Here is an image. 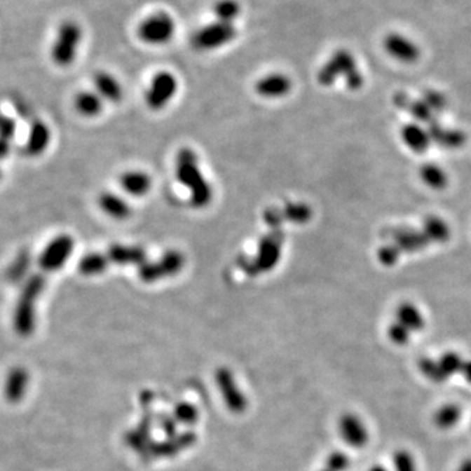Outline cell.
Returning a JSON list of instances; mask_svg holds the SVG:
<instances>
[{"mask_svg": "<svg viewBox=\"0 0 471 471\" xmlns=\"http://www.w3.org/2000/svg\"><path fill=\"white\" fill-rule=\"evenodd\" d=\"M419 371L422 372L425 378H428L432 383H444L448 380V376L442 371L439 360L423 357L419 362Z\"/></svg>", "mask_w": 471, "mask_h": 471, "instance_id": "obj_31", "label": "cell"}, {"mask_svg": "<svg viewBox=\"0 0 471 471\" xmlns=\"http://www.w3.org/2000/svg\"><path fill=\"white\" fill-rule=\"evenodd\" d=\"M186 265L185 254L176 249L167 250L156 261H146L142 266H139L137 275L139 279L144 283H155L167 278H173L182 271Z\"/></svg>", "mask_w": 471, "mask_h": 471, "instance_id": "obj_5", "label": "cell"}, {"mask_svg": "<svg viewBox=\"0 0 471 471\" xmlns=\"http://www.w3.org/2000/svg\"><path fill=\"white\" fill-rule=\"evenodd\" d=\"M456 471H471V458L463 460Z\"/></svg>", "mask_w": 471, "mask_h": 471, "instance_id": "obj_41", "label": "cell"}, {"mask_svg": "<svg viewBox=\"0 0 471 471\" xmlns=\"http://www.w3.org/2000/svg\"><path fill=\"white\" fill-rule=\"evenodd\" d=\"M339 433L346 444L353 448H363L369 442V432L360 416L344 414L339 421Z\"/></svg>", "mask_w": 471, "mask_h": 471, "instance_id": "obj_13", "label": "cell"}, {"mask_svg": "<svg viewBox=\"0 0 471 471\" xmlns=\"http://www.w3.org/2000/svg\"><path fill=\"white\" fill-rule=\"evenodd\" d=\"M324 471H330V470H327V469H326V470H324Z\"/></svg>", "mask_w": 471, "mask_h": 471, "instance_id": "obj_44", "label": "cell"}, {"mask_svg": "<svg viewBox=\"0 0 471 471\" xmlns=\"http://www.w3.org/2000/svg\"><path fill=\"white\" fill-rule=\"evenodd\" d=\"M11 144L10 140H6L3 137H0V161L6 160L7 156L10 155Z\"/></svg>", "mask_w": 471, "mask_h": 471, "instance_id": "obj_39", "label": "cell"}, {"mask_svg": "<svg viewBox=\"0 0 471 471\" xmlns=\"http://www.w3.org/2000/svg\"><path fill=\"white\" fill-rule=\"evenodd\" d=\"M176 30L175 20L165 12H158L144 20L137 29V36L149 45H164L169 42Z\"/></svg>", "mask_w": 471, "mask_h": 471, "instance_id": "obj_9", "label": "cell"}, {"mask_svg": "<svg viewBox=\"0 0 471 471\" xmlns=\"http://www.w3.org/2000/svg\"><path fill=\"white\" fill-rule=\"evenodd\" d=\"M110 265L142 266L147 261L146 250L139 245L114 244L107 252Z\"/></svg>", "mask_w": 471, "mask_h": 471, "instance_id": "obj_15", "label": "cell"}, {"mask_svg": "<svg viewBox=\"0 0 471 471\" xmlns=\"http://www.w3.org/2000/svg\"><path fill=\"white\" fill-rule=\"evenodd\" d=\"M285 241L283 229H268V232L259 238L255 254L238 255L235 264L247 276L255 278L258 275L267 274L279 265L283 255Z\"/></svg>", "mask_w": 471, "mask_h": 471, "instance_id": "obj_2", "label": "cell"}, {"mask_svg": "<svg viewBox=\"0 0 471 471\" xmlns=\"http://www.w3.org/2000/svg\"><path fill=\"white\" fill-rule=\"evenodd\" d=\"M50 142H51V131L49 126L41 119H34L30 125L25 143L27 155L30 157L41 156L49 148Z\"/></svg>", "mask_w": 471, "mask_h": 471, "instance_id": "obj_16", "label": "cell"}, {"mask_svg": "<svg viewBox=\"0 0 471 471\" xmlns=\"http://www.w3.org/2000/svg\"><path fill=\"white\" fill-rule=\"evenodd\" d=\"M392 245L395 247L400 257H402L403 254L418 253L427 246L433 245V243L422 226L421 229H397L392 233Z\"/></svg>", "mask_w": 471, "mask_h": 471, "instance_id": "obj_12", "label": "cell"}, {"mask_svg": "<svg viewBox=\"0 0 471 471\" xmlns=\"http://www.w3.org/2000/svg\"><path fill=\"white\" fill-rule=\"evenodd\" d=\"M74 102L75 109L83 117H97L104 109V100L95 90L78 92Z\"/></svg>", "mask_w": 471, "mask_h": 471, "instance_id": "obj_23", "label": "cell"}, {"mask_svg": "<svg viewBox=\"0 0 471 471\" xmlns=\"http://www.w3.org/2000/svg\"><path fill=\"white\" fill-rule=\"evenodd\" d=\"M461 373L462 376L465 377V380H466L467 383H471V360L463 363V365H462Z\"/></svg>", "mask_w": 471, "mask_h": 471, "instance_id": "obj_40", "label": "cell"}, {"mask_svg": "<svg viewBox=\"0 0 471 471\" xmlns=\"http://www.w3.org/2000/svg\"><path fill=\"white\" fill-rule=\"evenodd\" d=\"M119 184L128 196H144L152 189V178L143 170H128L122 173Z\"/></svg>", "mask_w": 471, "mask_h": 471, "instance_id": "obj_18", "label": "cell"}, {"mask_svg": "<svg viewBox=\"0 0 471 471\" xmlns=\"http://www.w3.org/2000/svg\"><path fill=\"white\" fill-rule=\"evenodd\" d=\"M98 206L109 217L125 220L131 215V206L122 196L110 191H104L98 196Z\"/></svg>", "mask_w": 471, "mask_h": 471, "instance_id": "obj_21", "label": "cell"}, {"mask_svg": "<svg viewBox=\"0 0 471 471\" xmlns=\"http://www.w3.org/2000/svg\"><path fill=\"white\" fill-rule=\"evenodd\" d=\"M285 223L304 226L313 217V210L305 202H287L280 208Z\"/></svg>", "mask_w": 471, "mask_h": 471, "instance_id": "obj_24", "label": "cell"}, {"mask_svg": "<svg viewBox=\"0 0 471 471\" xmlns=\"http://www.w3.org/2000/svg\"><path fill=\"white\" fill-rule=\"evenodd\" d=\"M428 132L431 135L432 142L440 144L444 148H449V149L461 148L463 143L466 142V137L462 134L461 131L442 128L435 123H432L428 128Z\"/></svg>", "mask_w": 471, "mask_h": 471, "instance_id": "obj_26", "label": "cell"}, {"mask_svg": "<svg viewBox=\"0 0 471 471\" xmlns=\"http://www.w3.org/2000/svg\"><path fill=\"white\" fill-rule=\"evenodd\" d=\"M394 320L403 325L406 329H409L411 333L422 332L425 327V318L423 315L422 310L419 309V306L410 301L401 303L395 308Z\"/></svg>", "mask_w": 471, "mask_h": 471, "instance_id": "obj_20", "label": "cell"}, {"mask_svg": "<svg viewBox=\"0 0 471 471\" xmlns=\"http://www.w3.org/2000/svg\"><path fill=\"white\" fill-rule=\"evenodd\" d=\"M411 335L412 333L409 329H406L403 325L397 322L395 320L388 326V338L390 339V342L397 346H404L409 343L411 339Z\"/></svg>", "mask_w": 471, "mask_h": 471, "instance_id": "obj_34", "label": "cell"}, {"mask_svg": "<svg viewBox=\"0 0 471 471\" xmlns=\"http://www.w3.org/2000/svg\"><path fill=\"white\" fill-rule=\"evenodd\" d=\"M369 471H389L385 466H383V465H374V466H372L371 469H369Z\"/></svg>", "mask_w": 471, "mask_h": 471, "instance_id": "obj_42", "label": "cell"}, {"mask_svg": "<svg viewBox=\"0 0 471 471\" xmlns=\"http://www.w3.org/2000/svg\"><path fill=\"white\" fill-rule=\"evenodd\" d=\"M110 266L108 255L104 253H88L78 261V273L84 276L104 274Z\"/></svg>", "mask_w": 471, "mask_h": 471, "instance_id": "obj_28", "label": "cell"}, {"mask_svg": "<svg viewBox=\"0 0 471 471\" xmlns=\"http://www.w3.org/2000/svg\"><path fill=\"white\" fill-rule=\"evenodd\" d=\"M339 78H344L350 90H359L364 86V76L357 60L348 50H336L317 74V80L322 87H332Z\"/></svg>", "mask_w": 471, "mask_h": 471, "instance_id": "obj_3", "label": "cell"}, {"mask_svg": "<svg viewBox=\"0 0 471 471\" xmlns=\"http://www.w3.org/2000/svg\"><path fill=\"white\" fill-rule=\"evenodd\" d=\"M423 101L430 107V108L436 113V111H442V109L445 108L446 105V100L444 97V95L440 92L436 90H430L424 95Z\"/></svg>", "mask_w": 471, "mask_h": 471, "instance_id": "obj_37", "label": "cell"}, {"mask_svg": "<svg viewBox=\"0 0 471 471\" xmlns=\"http://www.w3.org/2000/svg\"><path fill=\"white\" fill-rule=\"evenodd\" d=\"M292 89V81L285 74H270L259 78L255 83V92L265 98H282L287 96Z\"/></svg>", "mask_w": 471, "mask_h": 471, "instance_id": "obj_14", "label": "cell"}, {"mask_svg": "<svg viewBox=\"0 0 471 471\" xmlns=\"http://www.w3.org/2000/svg\"><path fill=\"white\" fill-rule=\"evenodd\" d=\"M350 467V458L342 451H334L327 458V470L347 471Z\"/></svg>", "mask_w": 471, "mask_h": 471, "instance_id": "obj_35", "label": "cell"}, {"mask_svg": "<svg viewBox=\"0 0 471 471\" xmlns=\"http://www.w3.org/2000/svg\"><path fill=\"white\" fill-rule=\"evenodd\" d=\"M422 226L430 235L433 244H444L451 238V226L440 216L427 217Z\"/></svg>", "mask_w": 471, "mask_h": 471, "instance_id": "obj_29", "label": "cell"}, {"mask_svg": "<svg viewBox=\"0 0 471 471\" xmlns=\"http://www.w3.org/2000/svg\"><path fill=\"white\" fill-rule=\"evenodd\" d=\"M461 418L462 410L458 404L445 403L433 414V423L439 430L448 431L453 427H456L461 421Z\"/></svg>", "mask_w": 471, "mask_h": 471, "instance_id": "obj_25", "label": "cell"}, {"mask_svg": "<svg viewBox=\"0 0 471 471\" xmlns=\"http://www.w3.org/2000/svg\"><path fill=\"white\" fill-rule=\"evenodd\" d=\"M93 86L96 93L104 101L119 102L123 98V89L121 83L111 74L105 71H98L93 76Z\"/></svg>", "mask_w": 471, "mask_h": 471, "instance_id": "obj_19", "label": "cell"}, {"mask_svg": "<svg viewBox=\"0 0 471 471\" xmlns=\"http://www.w3.org/2000/svg\"><path fill=\"white\" fill-rule=\"evenodd\" d=\"M175 173L179 185L186 189L191 206L205 208L212 202L214 187L202 172L196 151L191 148H181L177 152Z\"/></svg>", "mask_w": 471, "mask_h": 471, "instance_id": "obj_1", "label": "cell"}, {"mask_svg": "<svg viewBox=\"0 0 471 471\" xmlns=\"http://www.w3.org/2000/svg\"><path fill=\"white\" fill-rule=\"evenodd\" d=\"M403 144L415 153H424L432 144L431 135L421 123H407L401 128Z\"/></svg>", "mask_w": 471, "mask_h": 471, "instance_id": "obj_17", "label": "cell"}, {"mask_svg": "<svg viewBox=\"0 0 471 471\" xmlns=\"http://www.w3.org/2000/svg\"><path fill=\"white\" fill-rule=\"evenodd\" d=\"M16 132H18L16 121L10 116L0 113V137L11 142L13 137H16Z\"/></svg>", "mask_w": 471, "mask_h": 471, "instance_id": "obj_36", "label": "cell"}, {"mask_svg": "<svg viewBox=\"0 0 471 471\" xmlns=\"http://www.w3.org/2000/svg\"><path fill=\"white\" fill-rule=\"evenodd\" d=\"M27 267H28V259H24V255H20L19 259H16L15 264H13L12 271L13 273H20V271L25 273Z\"/></svg>", "mask_w": 471, "mask_h": 471, "instance_id": "obj_38", "label": "cell"}, {"mask_svg": "<svg viewBox=\"0 0 471 471\" xmlns=\"http://www.w3.org/2000/svg\"><path fill=\"white\" fill-rule=\"evenodd\" d=\"M437 360H439V364H440L444 373L448 376V378L454 376V374H457V373H461L462 365L465 363L462 360L461 356L457 353H453V351L442 353Z\"/></svg>", "mask_w": 471, "mask_h": 471, "instance_id": "obj_32", "label": "cell"}, {"mask_svg": "<svg viewBox=\"0 0 471 471\" xmlns=\"http://www.w3.org/2000/svg\"><path fill=\"white\" fill-rule=\"evenodd\" d=\"M235 36L237 30L233 24L215 21L196 30L191 39V43L199 51H208L223 48L226 43L233 41Z\"/></svg>", "mask_w": 471, "mask_h": 471, "instance_id": "obj_7", "label": "cell"}, {"mask_svg": "<svg viewBox=\"0 0 471 471\" xmlns=\"http://www.w3.org/2000/svg\"><path fill=\"white\" fill-rule=\"evenodd\" d=\"M392 469L394 471H418L415 457L411 451L400 449L392 454Z\"/></svg>", "mask_w": 471, "mask_h": 471, "instance_id": "obj_33", "label": "cell"}, {"mask_svg": "<svg viewBox=\"0 0 471 471\" xmlns=\"http://www.w3.org/2000/svg\"><path fill=\"white\" fill-rule=\"evenodd\" d=\"M395 102H397V107L406 109L412 117L419 121L421 123H428L430 126L433 123L435 111L423 100L422 101H414L410 98L404 97L402 95H398Z\"/></svg>", "mask_w": 471, "mask_h": 471, "instance_id": "obj_27", "label": "cell"}, {"mask_svg": "<svg viewBox=\"0 0 471 471\" xmlns=\"http://www.w3.org/2000/svg\"><path fill=\"white\" fill-rule=\"evenodd\" d=\"M383 48L390 58L404 64L418 62L422 55L419 45L409 36L400 32L388 33L383 39Z\"/></svg>", "mask_w": 471, "mask_h": 471, "instance_id": "obj_10", "label": "cell"}, {"mask_svg": "<svg viewBox=\"0 0 471 471\" xmlns=\"http://www.w3.org/2000/svg\"><path fill=\"white\" fill-rule=\"evenodd\" d=\"M217 21L233 24V21L240 15V4L235 0H219L214 7Z\"/></svg>", "mask_w": 471, "mask_h": 471, "instance_id": "obj_30", "label": "cell"}, {"mask_svg": "<svg viewBox=\"0 0 471 471\" xmlns=\"http://www.w3.org/2000/svg\"><path fill=\"white\" fill-rule=\"evenodd\" d=\"M75 249V240L69 235L54 237L39 257V268L43 273H55L67 264Z\"/></svg>", "mask_w": 471, "mask_h": 471, "instance_id": "obj_6", "label": "cell"}, {"mask_svg": "<svg viewBox=\"0 0 471 471\" xmlns=\"http://www.w3.org/2000/svg\"><path fill=\"white\" fill-rule=\"evenodd\" d=\"M419 177L425 186L432 190H444L449 185V177L444 168L435 163H425L419 168Z\"/></svg>", "mask_w": 471, "mask_h": 471, "instance_id": "obj_22", "label": "cell"}, {"mask_svg": "<svg viewBox=\"0 0 471 471\" xmlns=\"http://www.w3.org/2000/svg\"><path fill=\"white\" fill-rule=\"evenodd\" d=\"M45 287V276L42 274H34L30 276L22 288L20 296L19 306L16 320L21 329H28L33 322L34 315V304L39 299V294Z\"/></svg>", "mask_w": 471, "mask_h": 471, "instance_id": "obj_11", "label": "cell"}, {"mask_svg": "<svg viewBox=\"0 0 471 471\" xmlns=\"http://www.w3.org/2000/svg\"><path fill=\"white\" fill-rule=\"evenodd\" d=\"M0 178H1V169H0Z\"/></svg>", "mask_w": 471, "mask_h": 471, "instance_id": "obj_43", "label": "cell"}, {"mask_svg": "<svg viewBox=\"0 0 471 471\" xmlns=\"http://www.w3.org/2000/svg\"><path fill=\"white\" fill-rule=\"evenodd\" d=\"M178 90L177 78L168 71L157 72L146 92V104L153 111L167 108L168 104L175 98Z\"/></svg>", "mask_w": 471, "mask_h": 471, "instance_id": "obj_8", "label": "cell"}, {"mask_svg": "<svg viewBox=\"0 0 471 471\" xmlns=\"http://www.w3.org/2000/svg\"><path fill=\"white\" fill-rule=\"evenodd\" d=\"M83 39V30L78 22L67 20L60 24L57 37L50 50L51 60L58 67H69L78 57V46Z\"/></svg>", "mask_w": 471, "mask_h": 471, "instance_id": "obj_4", "label": "cell"}]
</instances>
